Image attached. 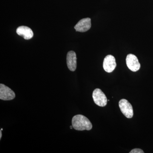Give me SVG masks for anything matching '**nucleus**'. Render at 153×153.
<instances>
[{
    "label": "nucleus",
    "instance_id": "f03ea898",
    "mask_svg": "<svg viewBox=\"0 0 153 153\" xmlns=\"http://www.w3.org/2000/svg\"><path fill=\"white\" fill-rule=\"evenodd\" d=\"M94 101L97 105L104 107L107 104V99L105 94L99 88L94 90L92 94Z\"/></svg>",
    "mask_w": 153,
    "mask_h": 153
},
{
    "label": "nucleus",
    "instance_id": "9b49d317",
    "mask_svg": "<svg viewBox=\"0 0 153 153\" xmlns=\"http://www.w3.org/2000/svg\"><path fill=\"white\" fill-rule=\"evenodd\" d=\"M2 137V131L1 130L0 131V140H1Z\"/></svg>",
    "mask_w": 153,
    "mask_h": 153
},
{
    "label": "nucleus",
    "instance_id": "6e6552de",
    "mask_svg": "<svg viewBox=\"0 0 153 153\" xmlns=\"http://www.w3.org/2000/svg\"><path fill=\"white\" fill-rule=\"evenodd\" d=\"M66 60L68 69L71 71H75L76 68V56L75 52L72 51L68 52Z\"/></svg>",
    "mask_w": 153,
    "mask_h": 153
},
{
    "label": "nucleus",
    "instance_id": "f257e3e1",
    "mask_svg": "<svg viewBox=\"0 0 153 153\" xmlns=\"http://www.w3.org/2000/svg\"><path fill=\"white\" fill-rule=\"evenodd\" d=\"M72 126L77 131H89L92 129V125L90 121L84 116L76 115L72 118Z\"/></svg>",
    "mask_w": 153,
    "mask_h": 153
},
{
    "label": "nucleus",
    "instance_id": "7ed1b4c3",
    "mask_svg": "<svg viewBox=\"0 0 153 153\" xmlns=\"http://www.w3.org/2000/svg\"><path fill=\"white\" fill-rule=\"evenodd\" d=\"M119 106L124 115L128 118H131L133 116L134 112L131 104L126 100H121L119 102Z\"/></svg>",
    "mask_w": 153,
    "mask_h": 153
},
{
    "label": "nucleus",
    "instance_id": "f8f14e48",
    "mask_svg": "<svg viewBox=\"0 0 153 153\" xmlns=\"http://www.w3.org/2000/svg\"><path fill=\"white\" fill-rule=\"evenodd\" d=\"M73 126H70V128L72 129L73 128Z\"/></svg>",
    "mask_w": 153,
    "mask_h": 153
},
{
    "label": "nucleus",
    "instance_id": "1a4fd4ad",
    "mask_svg": "<svg viewBox=\"0 0 153 153\" xmlns=\"http://www.w3.org/2000/svg\"><path fill=\"white\" fill-rule=\"evenodd\" d=\"M16 33L19 36H22L25 40H30L33 37V33L30 28L26 26H21L17 28Z\"/></svg>",
    "mask_w": 153,
    "mask_h": 153
},
{
    "label": "nucleus",
    "instance_id": "39448f33",
    "mask_svg": "<svg viewBox=\"0 0 153 153\" xmlns=\"http://www.w3.org/2000/svg\"><path fill=\"white\" fill-rule=\"evenodd\" d=\"M127 66L130 70L134 72L138 71L140 68V64L135 55L129 54L126 58Z\"/></svg>",
    "mask_w": 153,
    "mask_h": 153
},
{
    "label": "nucleus",
    "instance_id": "0eeeda50",
    "mask_svg": "<svg viewBox=\"0 0 153 153\" xmlns=\"http://www.w3.org/2000/svg\"><path fill=\"white\" fill-rule=\"evenodd\" d=\"M91 27V20L90 18H85L81 19L74 27L77 32H83L88 31Z\"/></svg>",
    "mask_w": 153,
    "mask_h": 153
},
{
    "label": "nucleus",
    "instance_id": "20e7f679",
    "mask_svg": "<svg viewBox=\"0 0 153 153\" xmlns=\"http://www.w3.org/2000/svg\"><path fill=\"white\" fill-rule=\"evenodd\" d=\"M16 97L13 91L4 84H0V99L3 100H11Z\"/></svg>",
    "mask_w": 153,
    "mask_h": 153
},
{
    "label": "nucleus",
    "instance_id": "ddd939ff",
    "mask_svg": "<svg viewBox=\"0 0 153 153\" xmlns=\"http://www.w3.org/2000/svg\"><path fill=\"white\" fill-rule=\"evenodd\" d=\"M1 130L2 131L3 130V128H1Z\"/></svg>",
    "mask_w": 153,
    "mask_h": 153
},
{
    "label": "nucleus",
    "instance_id": "9d476101",
    "mask_svg": "<svg viewBox=\"0 0 153 153\" xmlns=\"http://www.w3.org/2000/svg\"><path fill=\"white\" fill-rule=\"evenodd\" d=\"M144 152L140 149H134L132 150L129 153H144Z\"/></svg>",
    "mask_w": 153,
    "mask_h": 153
},
{
    "label": "nucleus",
    "instance_id": "423d86ee",
    "mask_svg": "<svg viewBox=\"0 0 153 153\" xmlns=\"http://www.w3.org/2000/svg\"><path fill=\"white\" fill-rule=\"evenodd\" d=\"M115 58L111 55H107L104 58L103 63V67L105 71L111 73L114 70L116 67Z\"/></svg>",
    "mask_w": 153,
    "mask_h": 153
}]
</instances>
